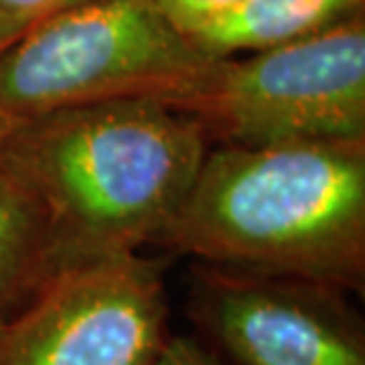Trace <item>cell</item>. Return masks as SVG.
<instances>
[{"mask_svg":"<svg viewBox=\"0 0 365 365\" xmlns=\"http://www.w3.org/2000/svg\"><path fill=\"white\" fill-rule=\"evenodd\" d=\"M164 252L365 292V138L207 152Z\"/></svg>","mask_w":365,"mask_h":365,"instance_id":"obj_1","label":"cell"},{"mask_svg":"<svg viewBox=\"0 0 365 365\" xmlns=\"http://www.w3.org/2000/svg\"><path fill=\"white\" fill-rule=\"evenodd\" d=\"M0 135L67 268L157 245L211 148L192 114L159 100L64 107Z\"/></svg>","mask_w":365,"mask_h":365,"instance_id":"obj_2","label":"cell"},{"mask_svg":"<svg viewBox=\"0 0 365 365\" xmlns=\"http://www.w3.org/2000/svg\"><path fill=\"white\" fill-rule=\"evenodd\" d=\"M214 64L148 0H86L0 50V126L112 100L182 109Z\"/></svg>","mask_w":365,"mask_h":365,"instance_id":"obj_3","label":"cell"},{"mask_svg":"<svg viewBox=\"0 0 365 365\" xmlns=\"http://www.w3.org/2000/svg\"><path fill=\"white\" fill-rule=\"evenodd\" d=\"M180 112L218 145L365 138V14L242 60H216Z\"/></svg>","mask_w":365,"mask_h":365,"instance_id":"obj_4","label":"cell"},{"mask_svg":"<svg viewBox=\"0 0 365 365\" xmlns=\"http://www.w3.org/2000/svg\"><path fill=\"white\" fill-rule=\"evenodd\" d=\"M351 297L330 282L192 261L182 313L228 365H365Z\"/></svg>","mask_w":365,"mask_h":365,"instance_id":"obj_5","label":"cell"},{"mask_svg":"<svg viewBox=\"0 0 365 365\" xmlns=\"http://www.w3.org/2000/svg\"><path fill=\"white\" fill-rule=\"evenodd\" d=\"M164 259L69 266L5 323L0 365H150L169 337Z\"/></svg>","mask_w":365,"mask_h":365,"instance_id":"obj_6","label":"cell"},{"mask_svg":"<svg viewBox=\"0 0 365 365\" xmlns=\"http://www.w3.org/2000/svg\"><path fill=\"white\" fill-rule=\"evenodd\" d=\"M64 268L53 225L0 135V318L10 320Z\"/></svg>","mask_w":365,"mask_h":365,"instance_id":"obj_7","label":"cell"},{"mask_svg":"<svg viewBox=\"0 0 365 365\" xmlns=\"http://www.w3.org/2000/svg\"><path fill=\"white\" fill-rule=\"evenodd\" d=\"M359 14H365V0H245L187 41L202 55L223 60L309 38Z\"/></svg>","mask_w":365,"mask_h":365,"instance_id":"obj_8","label":"cell"},{"mask_svg":"<svg viewBox=\"0 0 365 365\" xmlns=\"http://www.w3.org/2000/svg\"><path fill=\"white\" fill-rule=\"evenodd\" d=\"M148 3L187 38L200 29L230 14L245 0H148Z\"/></svg>","mask_w":365,"mask_h":365,"instance_id":"obj_9","label":"cell"},{"mask_svg":"<svg viewBox=\"0 0 365 365\" xmlns=\"http://www.w3.org/2000/svg\"><path fill=\"white\" fill-rule=\"evenodd\" d=\"M150 365H228L195 334H171L159 346Z\"/></svg>","mask_w":365,"mask_h":365,"instance_id":"obj_10","label":"cell"},{"mask_svg":"<svg viewBox=\"0 0 365 365\" xmlns=\"http://www.w3.org/2000/svg\"><path fill=\"white\" fill-rule=\"evenodd\" d=\"M78 3H86V0H0V17L24 34L36 21Z\"/></svg>","mask_w":365,"mask_h":365,"instance_id":"obj_11","label":"cell"},{"mask_svg":"<svg viewBox=\"0 0 365 365\" xmlns=\"http://www.w3.org/2000/svg\"><path fill=\"white\" fill-rule=\"evenodd\" d=\"M19 36H21L19 29H14L10 21L0 17V50H5L14 38H19Z\"/></svg>","mask_w":365,"mask_h":365,"instance_id":"obj_12","label":"cell"},{"mask_svg":"<svg viewBox=\"0 0 365 365\" xmlns=\"http://www.w3.org/2000/svg\"><path fill=\"white\" fill-rule=\"evenodd\" d=\"M5 323H7V318H0V341H3V334H5Z\"/></svg>","mask_w":365,"mask_h":365,"instance_id":"obj_13","label":"cell"}]
</instances>
